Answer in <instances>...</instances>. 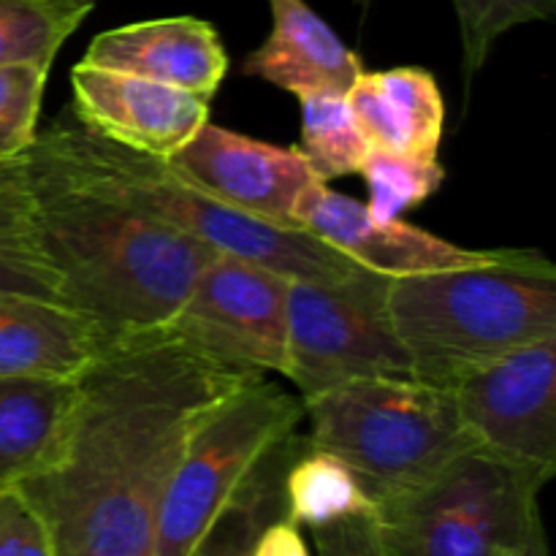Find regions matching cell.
I'll return each mask as SVG.
<instances>
[{"instance_id": "6da1fadb", "label": "cell", "mask_w": 556, "mask_h": 556, "mask_svg": "<svg viewBox=\"0 0 556 556\" xmlns=\"http://www.w3.org/2000/svg\"><path fill=\"white\" fill-rule=\"evenodd\" d=\"M253 378L163 329L123 337L76 378L52 462L20 483L54 548L152 556L157 510L199 424Z\"/></svg>"}, {"instance_id": "cb8c5ba5", "label": "cell", "mask_w": 556, "mask_h": 556, "mask_svg": "<svg viewBox=\"0 0 556 556\" xmlns=\"http://www.w3.org/2000/svg\"><path fill=\"white\" fill-rule=\"evenodd\" d=\"M358 174L369 190L367 210L378 220H396L405 212L416 210L432 199L445 182V168L440 161L391 155L383 150H367Z\"/></svg>"}, {"instance_id": "484cf974", "label": "cell", "mask_w": 556, "mask_h": 556, "mask_svg": "<svg viewBox=\"0 0 556 556\" xmlns=\"http://www.w3.org/2000/svg\"><path fill=\"white\" fill-rule=\"evenodd\" d=\"M49 65H0V168L22 161L38 136Z\"/></svg>"}, {"instance_id": "44dd1931", "label": "cell", "mask_w": 556, "mask_h": 556, "mask_svg": "<svg viewBox=\"0 0 556 556\" xmlns=\"http://www.w3.org/2000/svg\"><path fill=\"white\" fill-rule=\"evenodd\" d=\"M299 434H291L277 445L264 465L255 470L248 486L223 510L193 556H250L261 527L275 516H282V476L299 445Z\"/></svg>"}, {"instance_id": "3957f363", "label": "cell", "mask_w": 556, "mask_h": 556, "mask_svg": "<svg viewBox=\"0 0 556 556\" xmlns=\"http://www.w3.org/2000/svg\"><path fill=\"white\" fill-rule=\"evenodd\" d=\"M386 309L413 380L454 389L497 358L556 337V269L535 250H500L489 264L394 277Z\"/></svg>"}, {"instance_id": "e0dca14e", "label": "cell", "mask_w": 556, "mask_h": 556, "mask_svg": "<svg viewBox=\"0 0 556 556\" xmlns=\"http://www.w3.org/2000/svg\"><path fill=\"white\" fill-rule=\"evenodd\" d=\"M271 30L244 60V74L280 90L342 92L362 76V58L304 0H269Z\"/></svg>"}, {"instance_id": "603a6c76", "label": "cell", "mask_w": 556, "mask_h": 556, "mask_svg": "<svg viewBox=\"0 0 556 556\" xmlns=\"http://www.w3.org/2000/svg\"><path fill=\"white\" fill-rule=\"evenodd\" d=\"M302 101V155L320 182L351 177L362 168L369 144L342 92H304Z\"/></svg>"}, {"instance_id": "ac0fdd59", "label": "cell", "mask_w": 556, "mask_h": 556, "mask_svg": "<svg viewBox=\"0 0 556 556\" xmlns=\"http://www.w3.org/2000/svg\"><path fill=\"white\" fill-rule=\"evenodd\" d=\"M76 380L0 378V489L20 486L52 462Z\"/></svg>"}, {"instance_id": "7c38bea8", "label": "cell", "mask_w": 556, "mask_h": 556, "mask_svg": "<svg viewBox=\"0 0 556 556\" xmlns=\"http://www.w3.org/2000/svg\"><path fill=\"white\" fill-rule=\"evenodd\" d=\"M71 109L81 128L125 150L163 161L210 123V101L204 98L85 60L71 68Z\"/></svg>"}, {"instance_id": "2e32d148", "label": "cell", "mask_w": 556, "mask_h": 556, "mask_svg": "<svg viewBox=\"0 0 556 556\" xmlns=\"http://www.w3.org/2000/svg\"><path fill=\"white\" fill-rule=\"evenodd\" d=\"M369 150L434 161L445 130V101L432 71L418 65L362 71L345 92Z\"/></svg>"}, {"instance_id": "277c9868", "label": "cell", "mask_w": 556, "mask_h": 556, "mask_svg": "<svg viewBox=\"0 0 556 556\" xmlns=\"http://www.w3.org/2000/svg\"><path fill=\"white\" fill-rule=\"evenodd\" d=\"M302 402L309 443L340 456L375 508L476 448L454 391L421 380H358Z\"/></svg>"}, {"instance_id": "ba28073f", "label": "cell", "mask_w": 556, "mask_h": 556, "mask_svg": "<svg viewBox=\"0 0 556 556\" xmlns=\"http://www.w3.org/2000/svg\"><path fill=\"white\" fill-rule=\"evenodd\" d=\"M389 277L362 269L342 280L288 282L286 375L299 396L358 380L413 378L386 309Z\"/></svg>"}, {"instance_id": "7a4b0ae2", "label": "cell", "mask_w": 556, "mask_h": 556, "mask_svg": "<svg viewBox=\"0 0 556 556\" xmlns=\"http://www.w3.org/2000/svg\"><path fill=\"white\" fill-rule=\"evenodd\" d=\"M20 166L60 299L96 320L109 342L163 329L215 250L76 161L49 130Z\"/></svg>"}, {"instance_id": "52a82bcc", "label": "cell", "mask_w": 556, "mask_h": 556, "mask_svg": "<svg viewBox=\"0 0 556 556\" xmlns=\"http://www.w3.org/2000/svg\"><path fill=\"white\" fill-rule=\"evenodd\" d=\"M302 396L253 375L199 424L157 510L152 556H193L266 456L296 434Z\"/></svg>"}, {"instance_id": "9a60e30c", "label": "cell", "mask_w": 556, "mask_h": 556, "mask_svg": "<svg viewBox=\"0 0 556 556\" xmlns=\"http://www.w3.org/2000/svg\"><path fill=\"white\" fill-rule=\"evenodd\" d=\"M106 345L96 320L71 304L0 291V378L76 380Z\"/></svg>"}, {"instance_id": "5b68a950", "label": "cell", "mask_w": 556, "mask_h": 556, "mask_svg": "<svg viewBox=\"0 0 556 556\" xmlns=\"http://www.w3.org/2000/svg\"><path fill=\"white\" fill-rule=\"evenodd\" d=\"M552 481L535 467L476 448L375 508L389 556H503L541 525L538 497Z\"/></svg>"}, {"instance_id": "ffe728a7", "label": "cell", "mask_w": 556, "mask_h": 556, "mask_svg": "<svg viewBox=\"0 0 556 556\" xmlns=\"http://www.w3.org/2000/svg\"><path fill=\"white\" fill-rule=\"evenodd\" d=\"M0 291L60 299V277L43 250L20 161L0 168Z\"/></svg>"}, {"instance_id": "9c48e42d", "label": "cell", "mask_w": 556, "mask_h": 556, "mask_svg": "<svg viewBox=\"0 0 556 556\" xmlns=\"http://www.w3.org/2000/svg\"><path fill=\"white\" fill-rule=\"evenodd\" d=\"M288 282L280 271L215 253L163 331L233 372L286 375Z\"/></svg>"}, {"instance_id": "7402d4cb", "label": "cell", "mask_w": 556, "mask_h": 556, "mask_svg": "<svg viewBox=\"0 0 556 556\" xmlns=\"http://www.w3.org/2000/svg\"><path fill=\"white\" fill-rule=\"evenodd\" d=\"M96 9V0H0V65L52 60L76 27Z\"/></svg>"}, {"instance_id": "4316f807", "label": "cell", "mask_w": 556, "mask_h": 556, "mask_svg": "<svg viewBox=\"0 0 556 556\" xmlns=\"http://www.w3.org/2000/svg\"><path fill=\"white\" fill-rule=\"evenodd\" d=\"M0 556H54L47 525L14 486L0 489Z\"/></svg>"}, {"instance_id": "30bf717a", "label": "cell", "mask_w": 556, "mask_h": 556, "mask_svg": "<svg viewBox=\"0 0 556 556\" xmlns=\"http://www.w3.org/2000/svg\"><path fill=\"white\" fill-rule=\"evenodd\" d=\"M451 391L476 445L554 478L556 337L497 358Z\"/></svg>"}, {"instance_id": "5bb4252c", "label": "cell", "mask_w": 556, "mask_h": 556, "mask_svg": "<svg viewBox=\"0 0 556 556\" xmlns=\"http://www.w3.org/2000/svg\"><path fill=\"white\" fill-rule=\"evenodd\" d=\"M85 63L147 76L212 101L226 79L228 54L215 25L199 16H161L98 33Z\"/></svg>"}, {"instance_id": "f546056e", "label": "cell", "mask_w": 556, "mask_h": 556, "mask_svg": "<svg viewBox=\"0 0 556 556\" xmlns=\"http://www.w3.org/2000/svg\"><path fill=\"white\" fill-rule=\"evenodd\" d=\"M503 556H548V543H546V532H543V521L532 530V535L521 543L519 548L514 552H505Z\"/></svg>"}, {"instance_id": "d4e9b609", "label": "cell", "mask_w": 556, "mask_h": 556, "mask_svg": "<svg viewBox=\"0 0 556 556\" xmlns=\"http://www.w3.org/2000/svg\"><path fill=\"white\" fill-rule=\"evenodd\" d=\"M451 3L459 16L467 79L483 68L500 36L527 22L548 20L556 11V0H451Z\"/></svg>"}, {"instance_id": "1f68e13d", "label": "cell", "mask_w": 556, "mask_h": 556, "mask_svg": "<svg viewBox=\"0 0 556 556\" xmlns=\"http://www.w3.org/2000/svg\"><path fill=\"white\" fill-rule=\"evenodd\" d=\"M362 3H369V0H362Z\"/></svg>"}, {"instance_id": "8fae6325", "label": "cell", "mask_w": 556, "mask_h": 556, "mask_svg": "<svg viewBox=\"0 0 556 556\" xmlns=\"http://www.w3.org/2000/svg\"><path fill=\"white\" fill-rule=\"evenodd\" d=\"M168 166L210 199L280 228H299V199L320 182L299 147L233 134L212 119L168 157Z\"/></svg>"}, {"instance_id": "4dcf8cb0", "label": "cell", "mask_w": 556, "mask_h": 556, "mask_svg": "<svg viewBox=\"0 0 556 556\" xmlns=\"http://www.w3.org/2000/svg\"><path fill=\"white\" fill-rule=\"evenodd\" d=\"M54 556H103V554L79 552V548H54Z\"/></svg>"}, {"instance_id": "f1b7e54d", "label": "cell", "mask_w": 556, "mask_h": 556, "mask_svg": "<svg viewBox=\"0 0 556 556\" xmlns=\"http://www.w3.org/2000/svg\"><path fill=\"white\" fill-rule=\"evenodd\" d=\"M250 556H309V548L302 538V527L286 516H275L258 530Z\"/></svg>"}, {"instance_id": "8992f818", "label": "cell", "mask_w": 556, "mask_h": 556, "mask_svg": "<svg viewBox=\"0 0 556 556\" xmlns=\"http://www.w3.org/2000/svg\"><path fill=\"white\" fill-rule=\"evenodd\" d=\"M47 130L76 161L90 166L114 188L139 201L152 215L204 242L215 253L253 261L291 280L329 282L362 271V266L309 237L302 228L271 226L210 199L188 179L179 177L163 157L139 155V152L112 144L81 128L76 119L74 123L60 119Z\"/></svg>"}, {"instance_id": "d6986e66", "label": "cell", "mask_w": 556, "mask_h": 556, "mask_svg": "<svg viewBox=\"0 0 556 556\" xmlns=\"http://www.w3.org/2000/svg\"><path fill=\"white\" fill-rule=\"evenodd\" d=\"M367 514H375V503L356 472L307 438L299 440L282 476V516L313 532Z\"/></svg>"}, {"instance_id": "83f0119b", "label": "cell", "mask_w": 556, "mask_h": 556, "mask_svg": "<svg viewBox=\"0 0 556 556\" xmlns=\"http://www.w3.org/2000/svg\"><path fill=\"white\" fill-rule=\"evenodd\" d=\"M318 556H389L380 541L375 514L353 516L337 525L313 530Z\"/></svg>"}, {"instance_id": "4fadbf2b", "label": "cell", "mask_w": 556, "mask_h": 556, "mask_svg": "<svg viewBox=\"0 0 556 556\" xmlns=\"http://www.w3.org/2000/svg\"><path fill=\"white\" fill-rule=\"evenodd\" d=\"M296 226L362 269L389 280L489 264L500 253L459 248L402 217L378 220L369 215L367 204L337 193L326 182H313L304 190L296 204Z\"/></svg>"}]
</instances>
